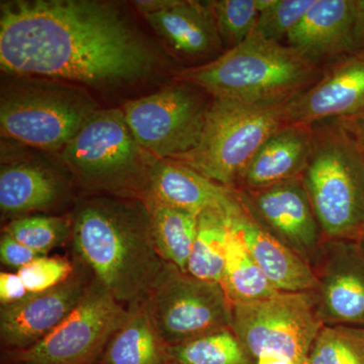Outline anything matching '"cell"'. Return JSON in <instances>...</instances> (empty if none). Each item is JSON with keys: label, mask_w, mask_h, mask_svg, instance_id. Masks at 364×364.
<instances>
[{"label": "cell", "mask_w": 364, "mask_h": 364, "mask_svg": "<svg viewBox=\"0 0 364 364\" xmlns=\"http://www.w3.org/2000/svg\"><path fill=\"white\" fill-rule=\"evenodd\" d=\"M97 111L95 102L75 88L18 83L2 91L0 128L25 145L62 150Z\"/></svg>", "instance_id": "8992f818"}, {"label": "cell", "mask_w": 364, "mask_h": 364, "mask_svg": "<svg viewBox=\"0 0 364 364\" xmlns=\"http://www.w3.org/2000/svg\"><path fill=\"white\" fill-rule=\"evenodd\" d=\"M286 42L322 68L363 49L356 0H316Z\"/></svg>", "instance_id": "9a60e30c"}, {"label": "cell", "mask_w": 364, "mask_h": 364, "mask_svg": "<svg viewBox=\"0 0 364 364\" xmlns=\"http://www.w3.org/2000/svg\"><path fill=\"white\" fill-rule=\"evenodd\" d=\"M104 353L102 364H168V345L153 324L145 301L129 310Z\"/></svg>", "instance_id": "44dd1931"}, {"label": "cell", "mask_w": 364, "mask_h": 364, "mask_svg": "<svg viewBox=\"0 0 364 364\" xmlns=\"http://www.w3.org/2000/svg\"><path fill=\"white\" fill-rule=\"evenodd\" d=\"M268 0H213L208 1L225 51L240 45L255 30Z\"/></svg>", "instance_id": "83f0119b"}, {"label": "cell", "mask_w": 364, "mask_h": 364, "mask_svg": "<svg viewBox=\"0 0 364 364\" xmlns=\"http://www.w3.org/2000/svg\"><path fill=\"white\" fill-rule=\"evenodd\" d=\"M72 239L97 282L123 305L146 301L167 264L155 247L144 200H86L74 215Z\"/></svg>", "instance_id": "7a4b0ae2"}, {"label": "cell", "mask_w": 364, "mask_h": 364, "mask_svg": "<svg viewBox=\"0 0 364 364\" xmlns=\"http://www.w3.org/2000/svg\"><path fill=\"white\" fill-rule=\"evenodd\" d=\"M309 291L324 326L364 328V250L358 241L325 240Z\"/></svg>", "instance_id": "4fadbf2b"}, {"label": "cell", "mask_w": 364, "mask_h": 364, "mask_svg": "<svg viewBox=\"0 0 364 364\" xmlns=\"http://www.w3.org/2000/svg\"><path fill=\"white\" fill-rule=\"evenodd\" d=\"M239 202V200H238ZM232 208H208L198 215L188 273L196 279L221 284Z\"/></svg>", "instance_id": "d4e9b609"}, {"label": "cell", "mask_w": 364, "mask_h": 364, "mask_svg": "<svg viewBox=\"0 0 364 364\" xmlns=\"http://www.w3.org/2000/svg\"><path fill=\"white\" fill-rule=\"evenodd\" d=\"M312 148V127L286 124L263 143L235 191L267 188L301 176Z\"/></svg>", "instance_id": "d6986e66"}, {"label": "cell", "mask_w": 364, "mask_h": 364, "mask_svg": "<svg viewBox=\"0 0 364 364\" xmlns=\"http://www.w3.org/2000/svg\"><path fill=\"white\" fill-rule=\"evenodd\" d=\"M256 364H299L286 356L264 354L256 358Z\"/></svg>", "instance_id": "d590c367"}, {"label": "cell", "mask_w": 364, "mask_h": 364, "mask_svg": "<svg viewBox=\"0 0 364 364\" xmlns=\"http://www.w3.org/2000/svg\"><path fill=\"white\" fill-rule=\"evenodd\" d=\"M168 364H256L231 328L168 346Z\"/></svg>", "instance_id": "484cf974"}, {"label": "cell", "mask_w": 364, "mask_h": 364, "mask_svg": "<svg viewBox=\"0 0 364 364\" xmlns=\"http://www.w3.org/2000/svg\"><path fill=\"white\" fill-rule=\"evenodd\" d=\"M233 212L230 215L221 280L223 289L232 305L257 301L279 293L246 247L240 232L232 219Z\"/></svg>", "instance_id": "cb8c5ba5"}, {"label": "cell", "mask_w": 364, "mask_h": 364, "mask_svg": "<svg viewBox=\"0 0 364 364\" xmlns=\"http://www.w3.org/2000/svg\"><path fill=\"white\" fill-rule=\"evenodd\" d=\"M72 232L65 218L30 215L18 218L4 228V233L43 255L62 245Z\"/></svg>", "instance_id": "f1b7e54d"}, {"label": "cell", "mask_w": 364, "mask_h": 364, "mask_svg": "<svg viewBox=\"0 0 364 364\" xmlns=\"http://www.w3.org/2000/svg\"><path fill=\"white\" fill-rule=\"evenodd\" d=\"M61 188L49 171L20 162L2 165L0 171V208L2 214H25L51 207Z\"/></svg>", "instance_id": "7402d4cb"}, {"label": "cell", "mask_w": 364, "mask_h": 364, "mask_svg": "<svg viewBox=\"0 0 364 364\" xmlns=\"http://www.w3.org/2000/svg\"><path fill=\"white\" fill-rule=\"evenodd\" d=\"M347 131L355 139L359 147L364 153V111L348 119H340Z\"/></svg>", "instance_id": "836d02e7"}, {"label": "cell", "mask_w": 364, "mask_h": 364, "mask_svg": "<svg viewBox=\"0 0 364 364\" xmlns=\"http://www.w3.org/2000/svg\"><path fill=\"white\" fill-rule=\"evenodd\" d=\"M151 233L160 257L188 273L198 228V215L145 196Z\"/></svg>", "instance_id": "603a6c76"}, {"label": "cell", "mask_w": 364, "mask_h": 364, "mask_svg": "<svg viewBox=\"0 0 364 364\" xmlns=\"http://www.w3.org/2000/svg\"><path fill=\"white\" fill-rule=\"evenodd\" d=\"M144 18L183 59L203 65L225 52L208 1L178 0L176 6Z\"/></svg>", "instance_id": "e0dca14e"}, {"label": "cell", "mask_w": 364, "mask_h": 364, "mask_svg": "<svg viewBox=\"0 0 364 364\" xmlns=\"http://www.w3.org/2000/svg\"><path fill=\"white\" fill-rule=\"evenodd\" d=\"M145 303L168 346L231 328L232 304L222 284L196 279L168 263Z\"/></svg>", "instance_id": "9c48e42d"}, {"label": "cell", "mask_w": 364, "mask_h": 364, "mask_svg": "<svg viewBox=\"0 0 364 364\" xmlns=\"http://www.w3.org/2000/svg\"><path fill=\"white\" fill-rule=\"evenodd\" d=\"M212 97L198 86L176 85L127 102V124L143 150L158 160H176L202 138Z\"/></svg>", "instance_id": "52a82bcc"}, {"label": "cell", "mask_w": 364, "mask_h": 364, "mask_svg": "<svg viewBox=\"0 0 364 364\" xmlns=\"http://www.w3.org/2000/svg\"><path fill=\"white\" fill-rule=\"evenodd\" d=\"M323 74L293 48L251 35L203 65L179 72L176 80L202 88L212 97L247 104L289 102Z\"/></svg>", "instance_id": "3957f363"}, {"label": "cell", "mask_w": 364, "mask_h": 364, "mask_svg": "<svg viewBox=\"0 0 364 364\" xmlns=\"http://www.w3.org/2000/svg\"><path fill=\"white\" fill-rule=\"evenodd\" d=\"M356 9H358L359 33L364 43V0H356Z\"/></svg>", "instance_id": "8d00e7d4"}, {"label": "cell", "mask_w": 364, "mask_h": 364, "mask_svg": "<svg viewBox=\"0 0 364 364\" xmlns=\"http://www.w3.org/2000/svg\"><path fill=\"white\" fill-rule=\"evenodd\" d=\"M316 0H268L259 14L252 35L270 42L286 40Z\"/></svg>", "instance_id": "f546056e"}, {"label": "cell", "mask_w": 364, "mask_h": 364, "mask_svg": "<svg viewBox=\"0 0 364 364\" xmlns=\"http://www.w3.org/2000/svg\"><path fill=\"white\" fill-rule=\"evenodd\" d=\"M363 49H364V48H363Z\"/></svg>", "instance_id": "f35d334b"}, {"label": "cell", "mask_w": 364, "mask_h": 364, "mask_svg": "<svg viewBox=\"0 0 364 364\" xmlns=\"http://www.w3.org/2000/svg\"><path fill=\"white\" fill-rule=\"evenodd\" d=\"M287 102L247 104L212 97L198 147L177 161L235 189L263 143L287 124Z\"/></svg>", "instance_id": "5b68a950"}, {"label": "cell", "mask_w": 364, "mask_h": 364, "mask_svg": "<svg viewBox=\"0 0 364 364\" xmlns=\"http://www.w3.org/2000/svg\"><path fill=\"white\" fill-rule=\"evenodd\" d=\"M236 193L244 212L258 227L312 267L325 239L301 176Z\"/></svg>", "instance_id": "7c38bea8"}, {"label": "cell", "mask_w": 364, "mask_h": 364, "mask_svg": "<svg viewBox=\"0 0 364 364\" xmlns=\"http://www.w3.org/2000/svg\"><path fill=\"white\" fill-rule=\"evenodd\" d=\"M129 311L95 280L80 303L49 335L20 350L23 364H90L124 324Z\"/></svg>", "instance_id": "8fae6325"}, {"label": "cell", "mask_w": 364, "mask_h": 364, "mask_svg": "<svg viewBox=\"0 0 364 364\" xmlns=\"http://www.w3.org/2000/svg\"><path fill=\"white\" fill-rule=\"evenodd\" d=\"M146 151L136 143L124 111L97 109L77 135L62 149L61 157L85 183L121 188L145 171Z\"/></svg>", "instance_id": "30bf717a"}, {"label": "cell", "mask_w": 364, "mask_h": 364, "mask_svg": "<svg viewBox=\"0 0 364 364\" xmlns=\"http://www.w3.org/2000/svg\"><path fill=\"white\" fill-rule=\"evenodd\" d=\"M244 243L272 286L284 293H309L316 284L312 267L263 231L240 207L232 214Z\"/></svg>", "instance_id": "ffe728a7"}, {"label": "cell", "mask_w": 364, "mask_h": 364, "mask_svg": "<svg viewBox=\"0 0 364 364\" xmlns=\"http://www.w3.org/2000/svg\"><path fill=\"white\" fill-rule=\"evenodd\" d=\"M178 0H139L134 1V6L140 11L143 16L146 14L159 13L164 9L176 6Z\"/></svg>", "instance_id": "e575fe53"}, {"label": "cell", "mask_w": 364, "mask_h": 364, "mask_svg": "<svg viewBox=\"0 0 364 364\" xmlns=\"http://www.w3.org/2000/svg\"><path fill=\"white\" fill-rule=\"evenodd\" d=\"M154 55L117 6L95 0H13L0 6V65L95 87L133 82Z\"/></svg>", "instance_id": "6da1fadb"}, {"label": "cell", "mask_w": 364, "mask_h": 364, "mask_svg": "<svg viewBox=\"0 0 364 364\" xmlns=\"http://www.w3.org/2000/svg\"><path fill=\"white\" fill-rule=\"evenodd\" d=\"M73 268L64 258L41 256L18 270L28 293L37 294L59 286L71 277Z\"/></svg>", "instance_id": "4dcf8cb0"}, {"label": "cell", "mask_w": 364, "mask_h": 364, "mask_svg": "<svg viewBox=\"0 0 364 364\" xmlns=\"http://www.w3.org/2000/svg\"><path fill=\"white\" fill-rule=\"evenodd\" d=\"M87 289L85 282L70 277L48 291L30 294L18 303L1 306V339L18 350L38 343L70 315Z\"/></svg>", "instance_id": "2e32d148"}, {"label": "cell", "mask_w": 364, "mask_h": 364, "mask_svg": "<svg viewBox=\"0 0 364 364\" xmlns=\"http://www.w3.org/2000/svg\"><path fill=\"white\" fill-rule=\"evenodd\" d=\"M41 256L46 255L26 247L6 233L2 235L0 241V259L6 267L20 270Z\"/></svg>", "instance_id": "1f68e13d"}, {"label": "cell", "mask_w": 364, "mask_h": 364, "mask_svg": "<svg viewBox=\"0 0 364 364\" xmlns=\"http://www.w3.org/2000/svg\"><path fill=\"white\" fill-rule=\"evenodd\" d=\"M28 294L30 293L18 273H0V303H1V306L18 303Z\"/></svg>", "instance_id": "d6a6232c"}, {"label": "cell", "mask_w": 364, "mask_h": 364, "mask_svg": "<svg viewBox=\"0 0 364 364\" xmlns=\"http://www.w3.org/2000/svg\"><path fill=\"white\" fill-rule=\"evenodd\" d=\"M306 364H364V328L323 326Z\"/></svg>", "instance_id": "4316f807"}, {"label": "cell", "mask_w": 364, "mask_h": 364, "mask_svg": "<svg viewBox=\"0 0 364 364\" xmlns=\"http://www.w3.org/2000/svg\"><path fill=\"white\" fill-rule=\"evenodd\" d=\"M359 244H360L361 247L363 248L364 250V233L363 234V236H361V238L358 240Z\"/></svg>", "instance_id": "74e56055"}, {"label": "cell", "mask_w": 364, "mask_h": 364, "mask_svg": "<svg viewBox=\"0 0 364 364\" xmlns=\"http://www.w3.org/2000/svg\"><path fill=\"white\" fill-rule=\"evenodd\" d=\"M310 293H279L232 305L231 329L254 358L286 356L306 364L323 327Z\"/></svg>", "instance_id": "ba28073f"}, {"label": "cell", "mask_w": 364, "mask_h": 364, "mask_svg": "<svg viewBox=\"0 0 364 364\" xmlns=\"http://www.w3.org/2000/svg\"><path fill=\"white\" fill-rule=\"evenodd\" d=\"M364 111V49L323 67L315 85L289 100L287 124H313L348 119Z\"/></svg>", "instance_id": "5bb4252c"}, {"label": "cell", "mask_w": 364, "mask_h": 364, "mask_svg": "<svg viewBox=\"0 0 364 364\" xmlns=\"http://www.w3.org/2000/svg\"><path fill=\"white\" fill-rule=\"evenodd\" d=\"M146 196L200 215L208 208L238 205L235 189L215 183L177 160H156L148 172Z\"/></svg>", "instance_id": "ac0fdd59"}, {"label": "cell", "mask_w": 364, "mask_h": 364, "mask_svg": "<svg viewBox=\"0 0 364 364\" xmlns=\"http://www.w3.org/2000/svg\"><path fill=\"white\" fill-rule=\"evenodd\" d=\"M301 178L325 240L358 241L364 233V153L338 121L313 124Z\"/></svg>", "instance_id": "277c9868"}]
</instances>
